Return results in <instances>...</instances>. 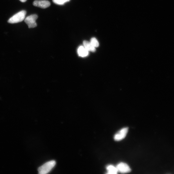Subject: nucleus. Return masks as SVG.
Instances as JSON below:
<instances>
[{"instance_id":"nucleus-7","label":"nucleus","mask_w":174,"mask_h":174,"mask_svg":"<svg viewBox=\"0 0 174 174\" xmlns=\"http://www.w3.org/2000/svg\"><path fill=\"white\" fill-rule=\"evenodd\" d=\"M78 52L79 56L82 57H86L88 56L89 54V51L84 46H81L79 47Z\"/></svg>"},{"instance_id":"nucleus-11","label":"nucleus","mask_w":174,"mask_h":174,"mask_svg":"<svg viewBox=\"0 0 174 174\" xmlns=\"http://www.w3.org/2000/svg\"><path fill=\"white\" fill-rule=\"evenodd\" d=\"M70 1V0H53L55 3L59 5L64 4L65 3Z\"/></svg>"},{"instance_id":"nucleus-10","label":"nucleus","mask_w":174,"mask_h":174,"mask_svg":"<svg viewBox=\"0 0 174 174\" xmlns=\"http://www.w3.org/2000/svg\"><path fill=\"white\" fill-rule=\"evenodd\" d=\"M90 43L92 46L94 47H97L99 46V42L97 40V39L94 38H92L91 39Z\"/></svg>"},{"instance_id":"nucleus-3","label":"nucleus","mask_w":174,"mask_h":174,"mask_svg":"<svg viewBox=\"0 0 174 174\" xmlns=\"http://www.w3.org/2000/svg\"><path fill=\"white\" fill-rule=\"evenodd\" d=\"M38 17L37 15L33 14L25 18V22L29 28H33L36 27V21Z\"/></svg>"},{"instance_id":"nucleus-4","label":"nucleus","mask_w":174,"mask_h":174,"mask_svg":"<svg viewBox=\"0 0 174 174\" xmlns=\"http://www.w3.org/2000/svg\"><path fill=\"white\" fill-rule=\"evenodd\" d=\"M128 130L127 127L123 128L118 132L114 136V139L115 141H120L124 138L127 134Z\"/></svg>"},{"instance_id":"nucleus-5","label":"nucleus","mask_w":174,"mask_h":174,"mask_svg":"<svg viewBox=\"0 0 174 174\" xmlns=\"http://www.w3.org/2000/svg\"><path fill=\"white\" fill-rule=\"evenodd\" d=\"M118 172L121 173H129L131 171V168L128 165L123 163H121L116 167Z\"/></svg>"},{"instance_id":"nucleus-9","label":"nucleus","mask_w":174,"mask_h":174,"mask_svg":"<svg viewBox=\"0 0 174 174\" xmlns=\"http://www.w3.org/2000/svg\"><path fill=\"white\" fill-rule=\"evenodd\" d=\"M107 169L108 174H116L118 172L117 167L111 165H108L107 167Z\"/></svg>"},{"instance_id":"nucleus-6","label":"nucleus","mask_w":174,"mask_h":174,"mask_svg":"<svg viewBox=\"0 0 174 174\" xmlns=\"http://www.w3.org/2000/svg\"><path fill=\"white\" fill-rule=\"evenodd\" d=\"M33 5L34 6L36 7L42 9H46L50 6L51 3L49 1L46 0H43V1L36 0L34 2Z\"/></svg>"},{"instance_id":"nucleus-2","label":"nucleus","mask_w":174,"mask_h":174,"mask_svg":"<svg viewBox=\"0 0 174 174\" xmlns=\"http://www.w3.org/2000/svg\"><path fill=\"white\" fill-rule=\"evenodd\" d=\"M26 14L25 10H22L16 14L9 18L8 22L14 24L22 22L24 20Z\"/></svg>"},{"instance_id":"nucleus-1","label":"nucleus","mask_w":174,"mask_h":174,"mask_svg":"<svg viewBox=\"0 0 174 174\" xmlns=\"http://www.w3.org/2000/svg\"><path fill=\"white\" fill-rule=\"evenodd\" d=\"M56 164V162L54 160L50 161L45 163L38 168V173L40 174L48 173L54 167Z\"/></svg>"},{"instance_id":"nucleus-12","label":"nucleus","mask_w":174,"mask_h":174,"mask_svg":"<svg viewBox=\"0 0 174 174\" xmlns=\"http://www.w3.org/2000/svg\"><path fill=\"white\" fill-rule=\"evenodd\" d=\"M20 1L22 2H25L27 1V0H20Z\"/></svg>"},{"instance_id":"nucleus-8","label":"nucleus","mask_w":174,"mask_h":174,"mask_svg":"<svg viewBox=\"0 0 174 174\" xmlns=\"http://www.w3.org/2000/svg\"><path fill=\"white\" fill-rule=\"evenodd\" d=\"M84 46L88 51L94 52L96 51V48L93 46L90 42L84 41H83Z\"/></svg>"}]
</instances>
